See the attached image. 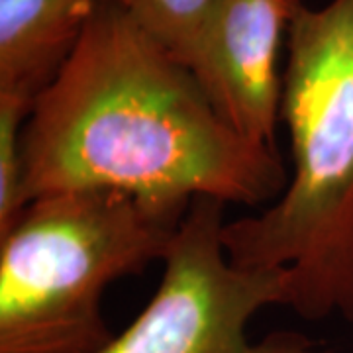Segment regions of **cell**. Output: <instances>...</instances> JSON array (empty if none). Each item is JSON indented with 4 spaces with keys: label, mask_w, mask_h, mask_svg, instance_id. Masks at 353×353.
<instances>
[{
    "label": "cell",
    "mask_w": 353,
    "mask_h": 353,
    "mask_svg": "<svg viewBox=\"0 0 353 353\" xmlns=\"http://www.w3.org/2000/svg\"><path fill=\"white\" fill-rule=\"evenodd\" d=\"M24 204L71 192L265 208L287 187L275 145L236 132L183 61L116 2L102 6L24 128Z\"/></svg>",
    "instance_id": "cell-1"
},
{
    "label": "cell",
    "mask_w": 353,
    "mask_h": 353,
    "mask_svg": "<svg viewBox=\"0 0 353 353\" xmlns=\"http://www.w3.org/2000/svg\"><path fill=\"white\" fill-rule=\"evenodd\" d=\"M281 122L285 190L226 222L230 261L281 269L285 304L308 322H353V0L294 6L287 28Z\"/></svg>",
    "instance_id": "cell-2"
},
{
    "label": "cell",
    "mask_w": 353,
    "mask_h": 353,
    "mask_svg": "<svg viewBox=\"0 0 353 353\" xmlns=\"http://www.w3.org/2000/svg\"><path fill=\"white\" fill-rule=\"evenodd\" d=\"M189 208L116 190L30 202L0 238V353H101L108 289L163 261Z\"/></svg>",
    "instance_id": "cell-3"
},
{
    "label": "cell",
    "mask_w": 353,
    "mask_h": 353,
    "mask_svg": "<svg viewBox=\"0 0 353 353\" xmlns=\"http://www.w3.org/2000/svg\"><path fill=\"white\" fill-rule=\"evenodd\" d=\"M224 208L214 199L190 204L150 303L101 353H334L292 330L250 336L255 316L285 304L287 279L281 269L230 261L222 240Z\"/></svg>",
    "instance_id": "cell-4"
},
{
    "label": "cell",
    "mask_w": 353,
    "mask_h": 353,
    "mask_svg": "<svg viewBox=\"0 0 353 353\" xmlns=\"http://www.w3.org/2000/svg\"><path fill=\"white\" fill-rule=\"evenodd\" d=\"M299 0H218L187 67L216 112L241 136L275 145L281 46Z\"/></svg>",
    "instance_id": "cell-5"
},
{
    "label": "cell",
    "mask_w": 353,
    "mask_h": 353,
    "mask_svg": "<svg viewBox=\"0 0 353 353\" xmlns=\"http://www.w3.org/2000/svg\"><path fill=\"white\" fill-rule=\"evenodd\" d=\"M112 0H0V92L36 101Z\"/></svg>",
    "instance_id": "cell-6"
},
{
    "label": "cell",
    "mask_w": 353,
    "mask_h": 353,
    "mask_svg": "<svg viewBox=\"0 0 353 353\" xmlns=\"http://www.w3.org/2000/svg\"><path fill=\"white\" fill-rule=\"evenodd\" d=\"M153 39L187 65L218 0H116Z\"/></svg>",
    "instance_id": "cell-7"
},
{
    "label": "cell",
    "mask_w": 353,
    "mask_h": 353,
    "mask_svg": "<svg viewBox=\"0 0 353 353\" xmlns=\"http://www.w3.org/2000/svg\"><path fill=\"white\" fill-rule=\"evenodd\" d=\"M34 102L0 92V238L6 236L26 210L24 128Z\"/></svg>",
    "instance_id": "cell-8"
}]
</instances>
